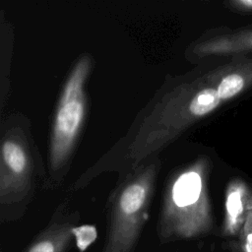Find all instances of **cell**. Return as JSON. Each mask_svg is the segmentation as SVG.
Wrapping results in <instances>:
<instances>
[{"instance_id": "obj_1", "label": "cell", "mask_w": 252, "mask_h": 252, "mask_svg": "<svg viewBox=\"0 0 252 252\" xmlns=\"http://www.w3.org/2000/svg\"><path fill=\"white\" fill-rule=\"evenodd\" d=\"M208 161L201 158L175 171L164 188L157 233L166 244L210 233L214 220L208 194Z\"/></svg>"}, {"instance_id": "obj_2", "label": "cell", "mask_w": 252, "mask_h": 252, "mask_svg": "<svg viewBox=\"0 0 252 252\" xmlns=\"http://www.w3.org/2000/svg\"><path fill=\"white\" fill-rule=\"evenodd\" d=\"M220 101L216 88L197 90L191 85L178 87L141 126L133 141V158L140 160L161 148L188 126L215 110Z\"/></svg>"}, {"instance_id": "obj_3", "label": "cell", "mask_w": 252, "mask_h": 252, "mask_svg": "<svg viewBox=\"0 0 252 252\" xmlns=\"http://www.w3.org/2000/svg\"><path fill=\"white\" fill-rule=\"evenodd\" d=\"M158 165L140 167L119 185L110 199L102 252H134L154 195Z\"/></svg>"}, {"instance_id": "obj_4", "label": "cell", "mask_w": 252, "mask_h": 252, "mask_svg": "<svg viewBox=\"0 0 252 252\" xmlns=\"http://www.w3.org/2000/svg\"><path fill=\"white\" fill-rule=\"evenodd\" d=\"M91 66L89 55L80 57L69 73L60 94L49 145V160L53 170L65 164L81 132L87 110L85 85Z\"/></svg>"}, {"instance_id": "obj_5", "label": "cell", "mask_w": 252, "mask_h": 252, "mask_svg": "<svg viewBox=\"0 0 252 252\" xmlns=\"http://www.w3.org/2000/svg\"><path fill=\"white\" fill-rule=\"evenodd\" d=\"M32 159L21 135L4 136L0 150V200L10 204L21 200L30 189Z\"/></svg>"}, {"instance_id": "obj_6", "label": "cell", "mask_w": 252, "mask_h": 252, "mask_svg": "<svg viewBox=\"0 0 252 252\" xmlns=\"http://www.w3.org/2000/svg\"><path fill=\"white\" fill-rule=\"evenodd\" d=\"M78 220L77 214H56L48 225L21 252H68L74 239L86 227L77 226Z\"/></svg>"}, {"instance_id": "obj_7", "label": "cell", "mask_w": 252, "mask_h": 252, "mask_svg": "<svg viewBox=\"0 0 252 252\" xmlns=\"http://www.w3.org/2000/svg\"><path fill=\"white\" fill-rule=\"evenodd\" d=\"M251 210L252 203L248 200L245 186L241 182H231L225 193L222 235H238Z\"/></svg>"}, {"instance_id": "obj_8", "label": "cell", "mask_w": 252, "mask_h": 252, "mask_svg": "<svg viewBox=\"0 0 252 252\" xmlns=\"http://www.w3.org/2000/svg\"><path fill=\"white\" fill-rule=\"evenodd\" d=\"M252 49V31L222 35L201 42L195 48L200 56L227 54Z\"/></svg>"}, {"instance_id": "obj_9", "label": "cell", "mask_w": 252, "mask_h": 252, "mask_svg": "<svg viewBox=\"0 0 252 252\" xmlns=\"http://www.w3.org/2000/svg\"><path fill=\"white\" fill-rule=\"evenodd\" d=\"M247 67L249 66H239L237 69L226 72L220 78L216 88L220 100H227L234 97L252 83V71H246Z\"/></svg>"}, {"instance_id": "obj_10", "label": "cell", "mask_w": 252, "mask_h": 252, "mask_svg": "<svg viewBox=\"0 0 252 252\" xmlns=\"http://www.w3.org/2000/svg\"><path fill=\"white\" fill-rule=\"evenodd\" d=\"M238 241L231 245L233 252H252V210L238 233Z\"/></svg>"}, {"instance_id": "obj_11", "label": "cell", "mask_w": 252, "mask_h": 252, "mask_svg": "<svg viewBox=\"0 0 252 252\" xmlns=\"http://www.w3.org/2000/svg\"><path fill=\"white\" fill-rule=\"evenodd\" d=\"M231 4L241 10H246V11L252 10V0H236L231 2Z\"/></svg>"}]
</instances>
